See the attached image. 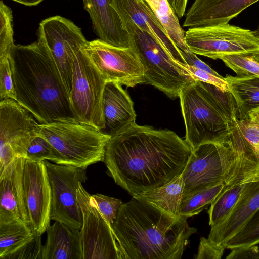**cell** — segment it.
I'll list each match as a JSON object with an SVG mask.
<instances>
[{
	"instance_id": "cell-1",
	"label": "cell",
	"mask_w": 259,
	"mask_h": 259,
	"mask_svg": "<svg viewBox=\"0 0 259 259\" xmlns=\"http://www.w3.org/2000/svg\"><path fill=\"white\" fill-rule=\"evenodd\" d=\"M192 152L174 132L135 123L111 137L103 162L115 183L134 196L181 175Z\"/></svg>"
},
{
	"instance_id": "cell-11",
	"label": "cell",
	"mask_w": 259,
	"mask_h": 259,
	"mask_svg": "<svg viewBox=\"0 0 259 259\" xmlns=\"http://www.w3.org/2000/svg\"><path fill=\"white\" fill-rule=\"evenodd\" d=\"M37 35L50 51L70 97L74 60L89 41L80 28L58 15L43 20L39 23Z\"/></svg>"
},
{
	"instance_id": "cell-35",
	"label": "cell",
	"mask_w": 259,
	"mask_h": 259,
	"mask_svg": "<svg viewBox=\"0 0 259 259\" xmlns=\"http://www.w3.org/2000/svg\"><path fill=\"white\" fill-rule=\"evenodd\" d=\"M16 100L9 58L0 60V99Z\"/></svg>"
},
{
	"instance_id": "cell-43",
	"label": "cell",
	"mask_w": 259,
	"mask_h": 259,
	"mask_svg": "<svg viewBox=\"0 0 259 259\" xmlns=\"http://www.w3.org/2000/svg\"><path fill=\"white\" fill-rule=\"evenodd\" d=\"M253 57L254 58V59L259 62V55Z\"/></svg>"
},
{
	"instance_id": "cell-21",
	"label": "cell",
	"mask_w": 259,
	"mask_h": 259,
	"mask_svg": "<svg viewBox=\"0 0 259 259\" xmlns=\"http://www.w3.org/2000/svg\"><path fill=\"white\" fill-rule=\"evenodd\" d=\"M259 179V160H250L225 185L208 211L209 225L211 227L223 221L231 212L245 187Z\"/></svg>"
},
{
	"instance_id": "cell-15",
	"label": "cell",
	"mask_w": 259,
	"mask_h": 259,
	"mask_svg": "<svg viewBox=\"0 0 259 259\" xmlns=\"http://www.w3.org/2000/svg\"><path fill=\"white\" fill-rule=\"evenodd\" d=\"M24 160L16 157L0 174V223L17 221L29 225L23 187Z\"/></svg>"
},
{
	"instance_id": "cell-8",
	"label": "cell",
	"mask_w": 259,
	"mask_h": 259,
	"mask_svg": "<svg viewBox=\"0 0 259 259\" xmlns=\"http://www.w3.org/2000/svg\"><path fill=\"white\" fill-rule=\"evenodd\" d=\"M85 47L74 61L70 101L78 122L103 131L105 128L103 98L106 81L91 62Z\"/></svg>"
},
{
	"instance_id": "cell-40",
	"label": "cell",
	"mask_w": 259,
	"mask_h": 259,
	"mask_svg": "<svg viewBox=\"0 0 259 259\" xmlns=\"http://www.w3.org/2000/svg\"><path fill=\"white\" fill-rule=\"evenodd\" d=\"M179 18H182L185 13L188 0H167Z\"/></svg>"
},
{
	"instance_id": "cell-44",
	"label": "cell",
	"mask_w": 259,
	"mask_h": 259,
	"mask_svg": "<svg viewBox=\"0 0 259 259\" xmlns=\"http://www.w3.org/2000/svg\"><path fill=\"white\" fill-rule=\"evenodd\" d=\"M258 32H259V25H258V29H257Z\"/></svg>"
},
{
	"instance_id": "cell-37",
	"label": "cell",
	"mask_w": 259,
	"mask_h": 259,
	"mask_svg": "<svg viewBox=\"0 0 259 259\" xmlns=\"http://www.w3.org/2000/svg\"><path fill=\"white\" fill-rule=\"evenodd\" d=\"M225 248L212 243L208 238L201 237L196 259H221Z\"/></svg>"
},
{
	"instance_id": "cell-2",
	"label": "cell",
	"mask_w": 259,
	"mask_h": 259,
	"mask_svg": "<svg viewBox=\"0 0 259 259\" xmlns=\"http://www.w3.org/2000/svg\"><path fill=\"white\" fill-rule=\"evenodd\" d=\"M187 219L132 196L120 205L112 226L125 259H180L197 232Z\"/></svg>"
},
{
	"instance_id": "cell-39",
	"label": "cell",
	"mask_w": 259,
	"mask_h": 259,
	"mask_svg": "<svg viewBox=\"0 0 259 259\" xmlns=\"http://www.w3.org/2000/svg\"><path fill=\"white\" fill-rule=\"evenodd\" d=\"M182 54L188 65L193 66L199 69L205 71L214 75L222 77L209 66L201 61L197 57L195 54L191 52L190 51L186 52L182 51Z\"/></svg>"
},
{
	"instance_id": "cell-10",
	"label": "cell",
	"mask_w": 259,
	"mask_h": 259,
	"mask_svg": "<svg viewBox=\"0 0 259 259\" xmlns=\"http://www.w3.org/2000/svg\"><path fill=\"white\" fill-rule=\"evenodd\" d=\"M39 124L15 100H1L0 173L16 157L25 156L30 144L39 134Z\"/></svg>"
},
{
	"instance_id": "cell-7",
	"label": "cell",
	"mask_w": 259,
	"mask_h": 259,
	"mask_svg": "<svg viewBox=\"0 0 259 259\" xmlns=\"http://www.w3.org/2000/svg\"><path fill=\"white\" fill-rule=\"evenodd\" d=\"M189 50L212 59L231 55H259V32L228 23L189 28L185 33Z\"/></svg>"
},
{
	"instance_id": "cell-5",
	"label": "cell",
	"mask_w": 259,
	"mask_h": 259,
	"mask_svg": "<svg viewBox=\"0 0 259 259\" xmlns=\"http://www.w3.org/2000/svg\"><path fill=\"white\" fill-rule=\"evenodd\" d=\"M120 17L129 35L131 48L137 54L143 65V83L154 87L174 99L179 97L183 88L196 81L153 37L130 19Z\"/></svg>"
},
{
	"instance_id": "cell-14",
	"label": "cell",
	"mask_w": 259,
	"mask_h": 259,
	"mask_svg": "<svg viewBox=\"0 0 259 259\" xmlns=\"http://www.w3.org/2000/svg\"><path fill=\"white\" fill-rule=\"evenodd\" d=\"M23 187L29 226L33 232L42 235L50 225L51 188L44 161L24 157Z\"/></svg>"
},
{
	"instance_id": "cell-16",
	"label": "cell",
	"mask_w": 259,
	"mask_h": 259,
	"mask_svg": "<svg viewBox=\"0 0 259 259\" xmlns=\"http://www.w3.org/2000/svg\"><path fill=\"white\" fill-rule=\"evenodd\" d=\"M112 6L119 17H125L146 31L170 54L180 64L187 65L182 51L176 45L144 0H113Z\"/></svg>"
},
{
	"instance_id": "cell-25",
	"label": "cell",
	"mask_w": 259,
	"mask_h": 259,
	"mask_svg": "<svg viewBox=\"0 0 259 259\" xmlns=\"http://www.w3.org/2000/svg\"><path fill=\"white\" fill-rule=\"evenodd\" d=\"M150 7L170 38L183 51H190L185 41V33L179 18L167 0H144Z\"/></svg>"
},
{
	"instance_id": "cell-26",
	"label": "cell",
	"mask_w": 259,
	"mask_h": 259,
	"mask_svg": "<svg viewBox=\"0 0 259 259\" xmlns=\"http://www.w3.org/2000/svg\"><path fill=\"white\" fill-rule=\"evenodd\" d=\"M35 233L24 223L12 221L0 223V258L13 253L32 238Z\"/></svg>"
},
{
	"instance_id": "cell-22",
	"label": "cell",
	"mask_w": 259,
	"mask_h": 259,
	"mask_svg": "<svg viewBox=\"0 0 259 259\" xmlns=\"http://www.w3.org/2000/svg\"><path fill=\"white\" fill-rule=\"evenodd\" d=\"M46 232L42 259H83L80 230L55 221Z\"/></svg>"
},
{
	"instance_id": "cell-41",
	"label": "cell",
	"mask_w": 259,
	"mask_h": 259,
	"mask_svg": "<svg viewBox=\"0 0 259 259\" xmlns=\"http://www.w3.org/2000/svg\"><path fill=\"white\" fill-rule=\"evenodd\" d=\"M13 1L17 2L19 4L27 6H36L40 3L42 0H12Z\"/></svg>"
},
{
	"instance_id": "cell-33",
	"label": "cell",
	"mask_w": 259,
	"mask_h": 259,
	"mask_svg": "<svg viewBox=\"0 0 259 259\" xmlns=\"http://www.w3.org/2000/svg\"><path fill=\"white\" fill-rule=\"evenodd\" d=\"M92 196L100 212L112 225L116 219L122 202L120 199L101 194H94Z\"/></svg>"
},
{
	"instance_id": "cell-27",
	"label": "cell",
	"mask_w": 259,
	"mask_h": 259,
	"mask_svg": "<svg viewBox=\"0 0 259 259\" xmlns=\"http://www.w3.org/2000/svg\"><path fill=\"white\" fill-rule=\"evenodd\" d=\"M226 182L198 191L183 199L180 205L179 216L188 218L198 214L214 201Z\"/></svg>"
},
{
	"instance_id": "cell-34",
	"label": "cell",
	"mask_w": 259,
	"mask_h": 259,
	"mask_svg": "<svg viewBox=\"0 0 259 259\" xmlns=\"http://www.w3.org/2000/svg\"><path fill=\"white\" fill-rule=\"evenodd\" d=\"M238 123L244 139L259 160V122L249 117L238 120Z\"/></svg>"
},
{
	"instance_id": "cell-20",
	"label": "cell",
	"mask_w": 259,
	"mask_h": 259,
	"mask_svg": "<svg viewBox=\"0 0 259 259\" xmlns=\"http://www.w3.org/2000/svg\"><path fill=\"white\" fill-rule=\"evenodd\" d=\"M105 128L103 131L111 137L136 123L134 103L120 84L106 82L103 98Z\"/></svg>"
},
{
	"instance_id": "cell-6",
	"label": "cell",
	"mask_w": 259,
	"mask_h": 259,
	"mask_svg": "<svg viewBox=\"0 0 259 259\" xmlns=\"http://www.w3.org/2000/svg\"><path fill=\"white\" fill-rule=\"evenodd\" d=\"M39 133L62 157L61 165L87 169L104 161L111 136L78 121H56L39 124Z\"/></svg>"
},
{
	"instance_id": "cell-42",
	"label": "cell",
	"mask_w": 259,
	"mask_h": 259,
	"mask_svg": "<svg viewBox=\"0 0 259 259\" xmlns=\"http://www.w3.org/2000/svg\"><path fill=\"white\" fill-rule=\"evenodd\" d=\"M249 117L254 118L259 122V107L252 109L249 113Z\"/></svg>"
},
{
	"instance_id": "cell-31",
	"label": "cell",
	"mask_w": 259,
	"mask_h": 259,
	"mask_svg": "<svg viewBox=\"0 0 259 259\" xmlns=\"http://www.w3.org/2000/svg\"><path fill=\"white\" fill-rule=\"evenodd\" d=\"M237 76H255L259 77V62L252 56L231 55L221 59Z\"/></svg>"
},
{
	"instance_id": "cell-19",
	"label": "cell",
	"mask_w": 259,
	"mask_h": 259,
	"mask_svg": "<svg viewBox=\"0 0 259 259\" xmlns=\"http://www.w3.org/2000/svg\"><path fill=\"white\" fill-rule=\"evenodd\" d=\"M82 1L94 31L100 39L115 46L131 48L129 35L112 6L113 0Z\"/></svg>"
},
{
	"instance_id": "cell-30",
	"label": "cell",
	"mask_w": 259,
	"mask_h": 259,
	"mask_svg": "<svg viewBox=\"0 0 259 259\" xmlns=\"http://www.w3.org/2000/svg\"><path fill=\"white\" fill-rule=\"evenodd\" d=\"M24 157L36 162L48 160L61 165L62 162L59 152L40 134L32 141Z\"/></svg>"
},
{
	"instance_id": "cell-32",
	"label": "cell",
	"mask_w": 259,
	"mask_h": 259,
	"mask_svg": "<svg viewBox=\"0 0 259 259\" xmlns=\"http://www.w3.org/2000/svg\"><path fill=\"white\" fill-rule=\"evenodd\" d=\"M43 246L41 235L35 233L31 239L5 259H42Z\"/></svg>"
},
{
	"instance_id": "cell-23",
	"label": "cell",
	"mask_w": 259,
	"mask_h": 259,
	"mask_svg": "<svg viewBox=\"0 0 259 259\" xmlns=\"http://www.w3.org/2000/svg\"><path fill=\"white\" fill-rule=\"evenodd\" d=\"M238 108V120L249 118V113L259 107V77L227 75L225 77Z\"/></svg>"
},
{
	"instance_id": "cell-24",
	"label": "cell",
	"mask_w": 259,
	"mask_h": 259,
	"mask_svg": "<svg viewBox=\"0 0 259 259\" xmlns=\"http://www.w3.org/2000/svg\"><path fill=\"white\" fill-rule=\"evenodd\" d=\"M183 189L184 183L181 174L162 186L134 196L147 201L172 215L179 217Z\"/></svg>"
},
{
	"instance_id": "cell-29",
	"label": "cell",
	"mask_w": 259,
	"mask_h": 259,
	"mask_svg": "<svg viewBox=\"0 0 259 259\" xmlns=\"http://www.w3.org/2000/svg\"><path fill=\"white\" fill-rule=\"evenodd\" d=\"M13 15L11 8L0 3V60L9 58L13 42Z\"/></svg>"
},
{
	"instance_id": "cell-3",
	"label": "cell",
	"mask_w": 259,
	"mask_h": 259,
	"mask_svg": "<svg viewBox=\"0 0 259 259\" xmlns=\"http://www.w3.org/2000/svg\"><path fill=\"white\" fill-rule=\"evenodd\" d=\"M9 60L16 101L39 123L78 121L59 70L41 39L27 45L14 44Z\"/></svg>"
},
{
	"instance_id": "cell-36",
	"label": "cell",
	"mask_w": 259,
	"mask_h": 259,
	"mask_svg": "<svg viewBox=\"0 0 259 259\" xmlns=\"http://www.w3.org/2000/svg\"><path fill=\"white\" fill-rule=\"evenodd\" d=\"M181 65L190 73L195 81L198 80L214 85L224 92H230L225 78L214 75L188 64Z\"/></svg>"
},
{
	"instance_id": "cell-18",
	"label": "cell",
	"mask_w": 259,
	"mask_h": 259,
	"mask_svg": "<svg viewBox=\"0 0 259 259\" xmlns=\"http://www.w3.org/2000/svg\"><path fill=\"white\" fill-rule=\"evenodd\" d=\"M259 0H194L183 26L195 27L228 23Z\"/></svg>"
},
{
	"instance_id": "cell-9",
	"label": "cell",
	"mask_w": 259,
	"mask_h": 259,
	"mask_svg": "<svg viewBox=\"0 0 259 259\" xmlns=\"http://www.w3.org/2000/svg\"><path fill=\"white\" fill-rule=\"evenodd\" d=\"M82 184L77 189V199L82 215L80 231L83 259H125L112 225L100 212Z\"/></svg>"
},
{
	"instance_id": "cell-4",
	"label": "cell",
	"mask_w": 259,
	"mask_h": 259,
	"mask_svg": "<svg viewBox=\"0 0 259 259\" xmlns=\"http://www.w3.org/2000/svg\"><path fill=\"white\" fill-rule=\"evenodd\" d=\"M179 98L185 141L192 151L202 144L225 139L234 130L238 108L230 92L197 80L183 88Z\"/></svg>"
},
{
	"instance_id": "cell-12",
	"label": "cell",
	"mask_w": 259,
	"mask_h": 259,
	"mask_svg": "<svg viewBox=\"0 0 259 259\" xmlns=\"http://www.w3.org/2000/svg\"><path fill=\"white\" fill-rule=\"evenodd\" d=\"M44 161L51 188V220L80 230L82 215L77 191L79 183L87 180L86 169Z\"/></svg>"
},
{
	"instance_id": "cell-28",
	"label": "cell",
	"mask_w": 259,
	"mask_h": 259,
	"mask_svg": "<svg viewBox=\"0 0 259 259\" xmlns=\"http://www.w3.org/2000/svg\"><path fill=\"white\" fill-rule=\"evenodd\" d=\"M259 243V208L225 244V249L248 247Z\"/></svg>"
},
{
	"instance_id": "cell-17",
	"label": "cell",
	"mask_w": 259,
	"mask_h": 259,
	"mask_svg": "<svg viewBox=\"0 0 259 259\" xmlns=\"http://www.w3.org/2000/svg\"><path fill=\"white\" fill-rule=\"evenodd\" d=\"M258 208L259 179L251 181L245 187L230 214L223 221L211 227L208 238L225 248L226 243Z\"/></svg>"
},
{
	"instance_id": "cell-38",
	"label": "cell",
	"mask_w": 259,
	"mask_h": 259,
	"mask_svg": "<svg viewBox=\"0 0 259 259\" xmlns=\"http://www.w3.org/2000/svg\"><path fill=\"white\" fill-rule=\"evenodd\" d=\"M226 259H259V247L257 245L231 249Z\"/></svg>"
},
{
	"instance_id": "cell-13",
	"label": "cell",
	"mask_w": 259,
	"mask_h": 259,
	"mask_svg": "<svg viewBox=\"0 0 259 259\" xmlns=\"http://www.w3.org/2000/svg\"><path fill=\"white\" fill-rule=\"evenodd\" d=\"M85 51L106 82L127 87L143 83V67L132 48L115 46L99 38L89 41Z\"/></svg>"
}]
</instances>
